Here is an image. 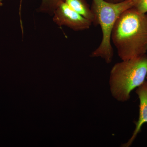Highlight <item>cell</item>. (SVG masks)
Instances as JSON below:
<instances>
[{"label":"cell","instance_id":"cell-1","mask_svg":"<svg viewBox=\"0 0 147 147\" xmlns=\"http://www.w3.org/2000/svg\"><path fill=\"white\" fill-rule=\"evenodd\" d=\"M111 40L122 61L146 54L147 52V14L135 9H127L113 28Z\"/></svg>","mask_w":147,"mask_h":147},{"label":"cell","instance_id":"cell-2","mask_svg":"<svg viewBox=\"0 0 147 147\" xmlns=\"http://www.w3.org/2000/svg\"><path fill=\"white\" fill-rule=\"evenodd\" d=\"M147 75V55L122 61L110 71L109 84L111 94L124 102L129 100L131 92L142 85Z\"/></svg>","mask_w":147,"mask_h":147},{"label":"cell","instance_id":"cell-3","mask_svg":"<svg viewBox=\"0 0 147 147\" xmlns=\"http://www.w3.org/2000/svg\"><path fill=\"white\" fill-rule=\"evenodd\" d=\"M132 7L131 0L117 3L105 0H92L91 8L95 19L94 25L100 26L102 39L99 46L92 52V57H100L108 64L112 62L114 52L111 45V34L113 28L121 14Z\"/></svg>","mask_w":147,"mask_h":147},{"label":"cell","instance_id":"cell-4","mask_svg":"<svg viewBox=\"0 0 147 147\" xmlns=\"http://www.w3.org/2000/svg\"><path fill=\"white\" fill-rule=\"evenodd\" d=\"M53 21L59 26H65L75 31L89 29L92 23L70 8L65 2L62 3L53 14Z\"/></svg>","mask_w":147,"mask_h":147},{"label":"cell","instance_id":"cell-5","mask_svg":"<svg viewBox=\"0 0 147 147\" xmlns=\"http://www.w3.org/2000/svg\"><path fill=\"white\" fill-rule=\"evenodd\" d=\"M136 89V93L139 100V118L134 122L135 128L131 138L127 142L122 144V147L130 146L141 132L143 125L147 123V81H145Z\"/></svg>","mask_w":147,"mask_h":147},{"label":"cell","instance_id":"cell-6","mask_svg":"<svg viewBox=\"0 0 147 147\" xmlns=\"http://www.w3.org/2000/svg\"><path fill=\"white\" fill-rule=\"evenodd\" d=\"M65 2L77 13L94 24V14L86 0H65Z\"/></svg>","mask_w":147,"mask_h":147},{"label":"cell","instance_id":"cell-7","mask_svg":"<svg viewBox=\"0 0 147 147\" xmlns=\"http://www.w3.org/2000/svg\"><path fill=\"white\" fill-rule=\"evenodd\" d=\"M22 1H20V11L21 10ZM63 2H65V0H41V4L38 9V11L53 15L56 9Z\"/></svg>","mask_w":147,"mask_h":147},{"label":"cell","instance_id":"cell-8","mask_svg":"<svg viewBox=\"0 0 147 147\" xmlns=\"http://www.w3.org/2000/svg\"><path fill=\"white\" fill-rule=\"evenodd\" d=\"M132 7L138 12L146 13L147 12V0H131Z\"/></svg>","mask_w":147,"mask_h":147},{"label":"cell","instance_id":"cell-9","mask_svg":"<svg viewBox=\"0 0 147 147\" xmlns=\"http://www.w3.org/2000/svg\"><path fill=\"white\" fill-rule=\"evenodd\" d=\"M105 1L110 3H117L123 1H125V0H105Z\"/></svg>","mask_w":147,"mask_h":147},{"label":"cell","instance_id":"cell-10","mask_svg":"<svg viewBox=\"0 0 147 147\" xmlns=\"http://www.w3.org/2000/svg\"><path fill=\"white\" fill-rule=\"evenodd\" d=\"M2 5V4L1 3H0V5Z\"/></svg>","mask_w":147,"mask_h":147},{"label":"cell","instance_id":"cell-11","mask_svg":"<svg viewBox=\"0 0 147 147\" xmlns=\"http://www.w3.org/2000/svg\"><path fill=\"white\" fill-rule=\"evenodd\" d=\"M2 1V0H0V1Z\"/></svg>","mask_w":147,"mask_h":147}]
</instances>
